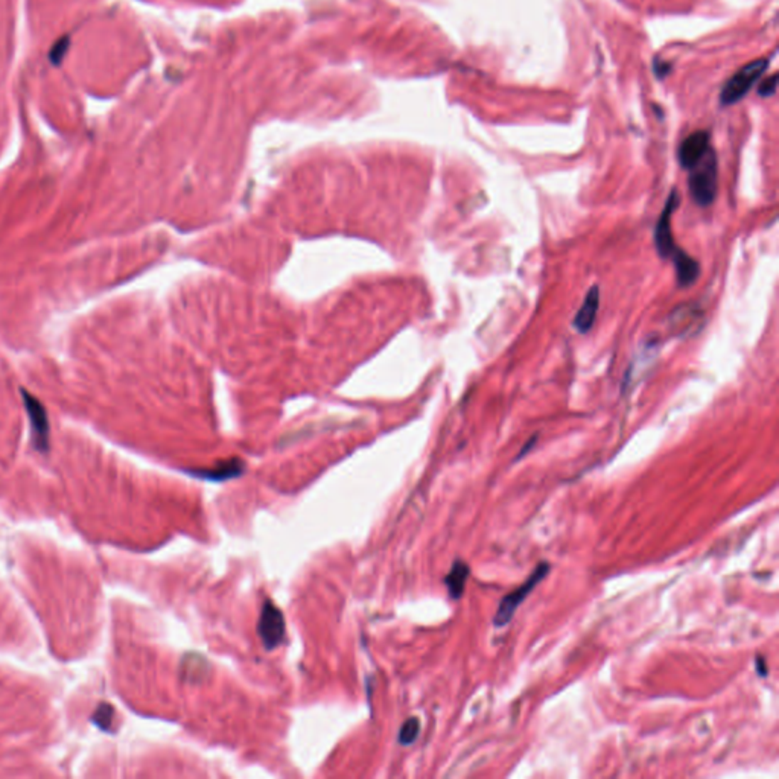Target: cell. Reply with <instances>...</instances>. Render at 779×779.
Masks as SVG:
<instances>
[{
    "mask_svg": "<svg viewBox=\"0 0 779 779\" xmlns=\"http://www.w3.org/2000/svg\"><path fill=\"white\" fill-rule=\"evenodd\" d=\"M719 165L717 156L709 149L699 163L689 169L688 190L692 201L700 208L711 205L717 198Z\"/></svg>",
    "mask_w": 779,
    "mask_h": 779,
    "instance_id": "obj_1",
    "label": "cell"
},
{
    "mask_svg": "<svg viewBox=\"0 0 779 779\" xmlns=\"http://www.w3.org/2000/svg\"><path fill=\"white\" fill-rule=\"evenodd\" d=\"M549 569H551L549 564H547V562H540V564L533 569L532 576H530L521 584V586L505 595V597L501 600V603L498 604L496 613L493 616L495 627H504L512 621L519 606H521L528 595L534 591L537 584L549 574Z\"/></svg>",
    "mask_w": 779,
    "mask_h": 779,
    "instance_id": "obj_2",
    "label": "cell"
},
{
    "mask_svg": "<svg viewBox=\"0 0 779 779\" xmlns=\"http://www.w3.org/2000/svg\"><path fill=\"white\" fill-rule=\"evenodd\" d=\"M767 68H769V60L765 58H760L746 64L744 68H741L731 80H728L726 84H724L720 95L721 104L732 105L741 101L743 97L752 90L755 82L763 77V73L767 70Z\"/></svg>",
    "mask_w": 779,
    "mask_h": 779,
    "instance_id": "obj_3",
    "label": "cell"
},
{
    "mask_svg": "<svg viewBox=\"0 0 779 779\" xmlns=\"http://www.w3.org/2000/svg\"><path fill=\"white\" fill-rule=\"evenodd\" d=\"M679 204H680L679 193H677L676 189H673L672 192H670L664 209H662L661 215H659V218L656 221L655 236H653L655 237V247H656L657 254L661 256L662 259L672 257V254L675 253V250L677 248L676 242H675V237H673L672 220H673V215H675L676 209L679 208Z\"/></svg>",
    "mask_w": 779,
    "mask_h": 779,
    "instance_id": "obj_4",
    "label": "cell"
},
{
    "mask_svg": "<svg viewBox=\"0 0 779 779\" xmlns=\"http://www.w3.org/2000/svg\"><path fill=\"white\" fill-rule=\"evenodd\" d=\"M257 633L267 650H274L285 641V618L277 606L265 600L257 623Z\"/></svg>",
    "mask_w": 779,
    "mask_h": 779,
    "instance_id": "obj_5",
    "label": "cell"
},
{
    "mask_svg": "<svg viewBox=\"0 0 779 779\" xmlns=\"http://www.w3.org/2000/svg\"><path fill=\"white\" fill-rule=\"evenodd\" d=\"M711 149L709 146V134L707 131H696L689 134L684 142L680 144L677 151V159L680 166L689 171L694 168L699 161L705 157V154Z\"/></svg>",
    "mask_w": 779,
    "mask_h": 779,
    "instance_id": "obj_6",
    "label": "cell"
},
{
    "mask_svg": "<svg viewBox=\"0 0 779 779\" xmlns=\"http://www.w3.org/2000/svg\"><path fill=\"white\" fill-rule=\"evenodd\" d=\"M23 402L31 419L32 434L36 437V446L40 451H45L49 445V421L45 407L40 404L38 399H36L28 392H23Z\"/></svg>",
    "mask_w": 779,
    "mask_h": 779,
    "instance_id": "obj_7",
    "label": "cell"
},
{
    "mask_svg": "<svg viewBox=\"0 0 779 779\" xmlns=\"http://www.w3.org/2000/svg\"><path fill=\"white\" fill-rule=\"evenodd\" d=\"M600 308V288L597 285H592L589 291L584 296V300L581 306L579 308L574 320H572V326L580 333H588L592 328L595 318H597Z\"/></svg>",
    "mask_w": 779,
    "mask_h": 779,
    "instance_id": "obj_8",
    "label": "cell"
},
{
    "mask_svg": "<svg viewBox=\"0 0 779 779\" xmlns=\"http://www.w3.org/2000/svg\"><path fill=\"white\" fill-rule=\"evenodd\" d=\"M672 261L676 269V280L680 288H688L694 285L700 274V265L694 257H691L680 248H676L672 254Z\"/></svg>",
    "mask_w": 779,
    "mask_h": 779,
    "instance_id": "obj_9",
    "label": "cell"
},
{
    "mask_svg": "<svg viewBox=\"0 0 779 779\" xmlns=\"http://www.w3.org/2000/svg\"><path fill=\"white\" fill-rule=\"evenodd\" d=\"M699 324H702V311L694 305H680L670 317V328L680 337L684 333L696 332V326Z\"/></svg>",
    "mask_w": 779,
    "mask_h": 779,
    "instance_id": "obj_10",
    "label": "cell"
},
{
    "mask_svg": "<svg viewBox=\"0 0 779 779\" xmlns=\"http://www.w3.org/2000/svg\"><path fill=\"white\" fill-rule=\"evenodd\" d=\"M469 574H471V568H469V565L466 564V562H463V560L453 562L451 571L448 572V576L445 577V584H446L448 592H449L452 600H458L461 597L463 592H464V588H466V581L469 579Z\"/></svg>",
    "mask_w": 779,
    "mask_h": 779,
    "instance_id": "obj_11",
    "label": "cell"
},
{
    "mask_svg": "<svg viewBox=\"0 0 779 779\" xmlns=\"http://www.w3.org/2000/svg\"><path fill=\"white\" fill-rule=\"evenodd\" d=\"M242 472H244L242 461L230 460V461H224V463L216 464V466L212 468V469H205V471L197 472V477L210 480V481H225V480H230V478H235V477H240Z\"/></svg>",
    "mask_w": 779,
    "mask_h": 779,
    "instance_id": "obj_12",
    "label": "cell"
},
{
    "mask_svg": "<svg viewBox=\"0 0 779 779\" xmlns=\"http://www.w3.org/2000/svg\"><path fill=\"white\" fill-rule=\"evenodd\" d=\"M420 734V721L417 719H408L404 724L402 728H400L399 731V743L402 746H409L413 744Z\"/></svg>",
    "mask_w": 779,
    "mask_h": 779,
    "instance_id": "obj_13",
    "label": "cell"
},
{
    "mask_svg": "<svg viewBox=\"0 0 779 779\" xmlns=\"http://www.w3.org/2000/svg\"><path fill=\"white\" fill-rule=\"evenodd\" d=\"M69 46H70V38L69 36H64L61 37L55 45L52 46L50 52H49V61L53 64V66H60V64L63 63L64 57H66V53L69 50Z\"/></svg>",
    "mask_w": 779,
    "mask_h": 779,
    "instance_id": "obj_14",
    "label": "cell"
},
{
    "mask_svg": "<svg viewBox=\"0 0 779 779\" xmlns=\"http://www.w3.org/2000/svg\"><path fill=\"white\" fill-rule=\"evenodd\" d=\"M776 81H778L776 75H772V77H769L765 81H763V84L760 85V90H758L760 96H763V97L772 96L776 92Z\"/></svg>",
    "mask_w": 779,
    "mask_h": 779,
    "instance_id": "obj_15",
    "label": "cell"
},
{
    "mask_svg": "<svg viewBox=\"0 0 779 779\" xmlns=\"http://www.w3.org/2000/svg\"><path fill=\"white\" fill-rule=\"evenodd\" d=\"M755 670L756 673H758L760 677H767L769 676V667H767V661L764 656H756L755 659Z\"/></svg>",
    "mask_w": 779,
    "mask_h": 779,
    "instance_id": "obj_16",
    "label": "cell"
},
{
    "mask_svg": "<svg viewBox=\"0 0 779 779\" xmlns=\"http://www.w3.org/2000/svg\"><path fill=\"white\" fill-rule=\"evenodd\" d=\"M536 441H537V436H533L532 439H530V440L525 443V446L521 449V452L517 453L516 461H517V460H521L524 456H527V453L533 449V446H534V443H536Z\"/></svg>",
    "mask_w": 779,
    "mask_h": 779,
    "instance_id": "obj_17",
    "label": "cell"
},
{
    "mask_svg": "<svg viewBox=\"0 0 779 779\" xmlns=\"http://www.w3.org/2000/svg\"><path fill=\"white\" fill-rule=\"evenodd\" d=\"M670 70V64H665L662 61L657 63V69H656V75H659V77H662V75L668 73Z\"/></svg>",
    "mask_w": 779,
    "mask_h": 779,
    "instance_id": "obj_18",
    "label": "cell"
}]
</instances>
